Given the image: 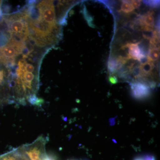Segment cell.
I'll return each mask as SVG.
<instances>
[{
	"label": "cell",
	"mask_w": 160,
	"mask_h": 160,
	"mask_svg": "<svg viewBox=\"0 0 160 160\" xmlns=\"http://www.w3.org/2000/svg\"><path fill=\"white\" fill-rule=\"evenodd\" d=\"M139 42L137 43H128L124 46L123 48H128L129 55L128 57L129 59L137 60L139 61L140 59L143 57V55L141 52V50L138 46Z\"/></svg>",
	"instance_id": "6"
},
{
	"label": "cell",
	"mask_w": 160,
	"mask_h": 160,
	"mask_svg": "<svg viewBox=\"0 0 160 160\" xmlns=\"http://www.w3.org/2000/svg\"><path fill=\"white\" fill-rule=\"evenodd\" d=\"M46 142V138L41 136L32 143L23 145L21 147L29 160H44L47 154Z\"/></svg>",
	"instance_id": "3"
},
{
	"label": "cell",
	"mask_w": 160,
	"mask_h": 160,
	"mask_svg": "<svg viewBox=\"0 0 160 160\" xmlns=\"http://www.w3.org/2000/svg\"><path fill=\"white\" fill-rule=\"evenodd\" d=\"M131 93L132 97L137 100H144L151 94V89L149 86L139 82H134L131 84Z\"/></svg>",
	"instance_id": "4"
},
{
	"label": "cell",
	"mask_w": 160,
	"mask_h": 160,
	"mask_svg": "<svg viewBox=\"0 0 160 160\" xmlns=\"http://www.w3.org/2000/svg\"><path fill=\"white\" fill-rule=\"evenodd\" d=\"M122 66L121 64L118 62L117 58L113 57L109 58L108 63V68L110 72L113 73L118 71Z\"/></svg>",
	"instance_id": "7"
},
{
	"label": "cell",
	"mask_w": 160,
	"mask_h": 160,
	"mask_svg": "<svg viewBox=\"0 0 160 160\" xmlns=\"http://www.w3.org/2000/svg\"><path fill=\"white\" fill-rule=\"evenodd\" d=\"M147 56L150 62L157 61L159 58L160 48L149 49Z\"/></svg>",
	"instance_id": "8"
},
{
	"label": "cell",
	"mask_w": 160,
	"mask_h": 160,
	"mask_svg": "<svg viewBox=\"0 0 160 160\" xmlns=\"http://www.w3.org/2000/svg\"><path fill=\"white\" fill-rule=\"evenodd\" d=\"M133 160H144V158L143 157H138L135 158Z\"/></svg>",
	"instance_id": "16"
},
{
	"label": "cell",
	"mask_w": 160,
	"mask_h": 160,
	"mask_svg": "<svg viewBox=\"0 0 160 160\" xmlns=\"http://www.w3.org/2000/svg\"><path fill=\"white\" fill-rule=\"evenodd\" d=\"M121 10L125 13H129L134 10L129 1H123L121 6Z\"/></svg>",
	"instance_id": "9"
},
{
	"label": "cell",
	"mask_w": 160,
	"mask_h": 160,
	"mask_svg": "<svg viewBox=\"0 0 160 160\" xmlns=\"http://www.w3.org/2000/svg\"><path fill=\"white\" fill-rule=\"evenodd\" d=\"M109 81L110 84L114 85L118 82L117 78L113 74H111L109 77Z\"/></svg>",
	"instance_id": "14"
},
{
	"label": "cell",
	"mask_w": 160,
	"mask_h": 160,
	"mask_svg": "<svg viewBox=\"0 0 160 160\" xmlns=\"http://www.w3.org/2000/svg\"><path fill=\"white\" fill-rule=\"evenodd\" d=\"M9 42L8 36L5 33H0V46H4Z\"/></svg>",
	"instance_id": "11"
},
{
	"label": "cell",
	"mask_w": 160,
	"mask_h": 160,
	"mask_svg": "<svg viewBox=\"0 0 160 160\" xmlns=\"http://www.w3.org/2000/svg\"><path fill=\"white\" fill-rule=\"evenodd\" d=\"M144 160H155L154 156L150 155H146L143 157Z\"/></svg>",
	"instance_id": "15"
},
{
	"label": "cell",
	"mask_w": 160,
	"mask_h": 160,
	"mask_svg": "<svg viewBox=\"0 0 160 160\" xmlns=\"http://www.w3.org/2000/svg\"><path fill=\"white\" fill-rule=\"evenodd\" d=\"M0 160H29L21 146L0 156Z\"/></svg>",
	"instance_id": "5"
},
{
	"label": "cell",
	"mask_w": 160,
	"mask_h": 160,
	"mask_svg": "<svg viewBox=\"0 0 160 160\" xmlns=\"http://www.w3.org/2000/svg\"><path fill=\"white\" fill-rule=\"evenodd\" d=\"M133 9H136L139 8L141 5V1H129Z\"/></svg>",
	"instance_id": "13"
},
{
	"label": "cell",
	"mask_w": 160,
	"mask_h": 160,
	"mask_svg": "<svg viewBox=\"0 0 160 160\" xmlns=\"http://www.w3.org/2000/svg\"><path fill=\"white\" fill-rule=\"evenodd\" d=\"M1 2H0V18L1 17Z\"/></svg>",
	"instance_id": "17"
},
{
	"label": "cell",
	"mask_w": 160,
	"mask_h": 160,
	"mask_svg": "<svg viewBox=\"0 0 160 160\" xmlns=\"http://www.w3.org/2000/svg\"><path fill=\"white\" fill-rule=\"evenodd\" d=\"M143 3L152 8H158L160 6V1H143Z\"/></svg>",
	"instance_id": "10"
},
{
	"label": "cell",
	"mask_w": 160,
	"mask_h": 160,
	"mask_svg": "<svg viewBox=\"0 0 160 160\" xmlns=\"http://www.w3.org/2000/svg\"><path fill=\"white\" fill-rule=\"evenodd\" d=\"M10 33L9 39L18 42H26L30 35L25 9L22 11L6 16L5 18Z\"/></svg>",
	"instance_id": "1"
},
{
	"label": "cell",
	"mask_w": 160,
	"mask_h": 160,
	"mask_svg": "<svg viewBox=\"0 0 160 160\" xmlns=\"http://www.w3.org/2000/svg\"><path fill=\"white\" fill-rule=\"evenodd\" d=\"M83 12H84V16H85V18L87 20L89 25L90 26H92V19H91V16L89 15L87 12V10H86V7H85L84 9H83Z\"/></svg>",
	"instance_id": "12"
},
{
	"label": "cell",
	"mask_w": 160,
	"mask_h": 160,
	"mask_svg": "<svg viewBox=\"0 0 160 160\" xmlns=\"http://www.w3.org/2000/svg\"><path fill=\"white\" fill-rule=\"evenodd\" d=\"M53 1H41L36 6L38 11V18L45 25L55 32H59Z\"/></svg>",
	"instance_id": "2"
}]
</instances>
